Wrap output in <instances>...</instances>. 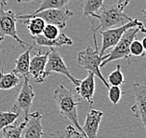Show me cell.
<instances>
[{
	"instance_id": "obj_6",
	"label": "cell",
	"mask_w": 146,
	"mask_h": 138,
	"mask_svg": "<svg viewBox=\"0 0 146 138\" xmlns=\"http://www.w3.org/2000/svg\"><path fill=\"white\" fill-rule=\"evenodd\" d=\"M136 26H144L143 23L137 19H133L129 23L124 24L122 26L111 28V29L102 31V48L100 51V55H104V52L109 48H113L116 43L120 40V38L125 34V32L129 30V28Z\"/></svg>"
},
{
	"instance_id": "obj_27",
	"label": "cell",
	"mask_w": 146,
	"mask_h": 138,
	"mask_svg": "<svg viewBox=\"0 0 146 138\" xmlns=\"http://www.w3.org/2000/svg\"><path fill=\"white\" fill-rule=\"evenodd\" d=\"M74 128V126L68 125L66 127L65 130L63 131H58L54 133H52L53 135L56 136V138H71V132Z\"/></svg>"
},
{
	"instance_id": "obj_29",
	"label": "cell",
	"mask_w": 146,
	"mask_h": 138,
	"mask_svg": "<svg viewBox=\"0 0 146 138\" xmlns=\"http://www.w3.org/2000/svg\"><path fill=\"white\" fill-rule=\"evenodd\" d=\"M71 138H84V136H83V134H81L74 127L73 130H72V132H71Z\"/></svg>"
},
{
	"instance_id": "obj_7",
	"label": "cell",
	"mask_w": 146,
	"mask_h": 138,
	"mask_svg": "<svg viewBox=\"0 0 146 138\" xmlns=\"http://www.w3.org/2000/svg\"><path fill=\"white\" fill-rule=\"evenodd\" d=\"M35 98V93L33 87L30 84V77L28 76L23 77V83L21 87V90L17 93L15 97V103H14L12 109L13 111L19 112L22 110L23 112L24 119L29 115L30 109L32 107Z\"/></svg>"
},
{
	"instance_id": "obj_32",
	"label": "cell",
	"mask_w": 146,
	"mask_h": 138,
	"mask_svg": "<svg viewBox=\"0 0 146 138\" xmlns=\"http://www.w3.org/2000/svg\"><path fill=\"white\" fill-rule=\"evenodd\" d=\"M33 0H17L18 3H28V2H32Z\"/></svg>"
},
{
	"instance_id": "obj_22",
	"label": "cell",
	"mask_w": 146,
	"mask_h": 138,
	"mask_svg": "<svg viewBox=\"0 0 146 138\" xmlns=\"http://www.w3.org/2000/svg\"><path fill=\"white\" fill-rule=\"evenodd\" d=\"M19 118V112L17 111H7L0 112V132L5 127L13 124L16 119Z\"/></svg>"
},
{
	"instance_id": "obj_3",
	"label": "cell",
	"mask_w": 146,
	"mask_h": 138,
	"mask_svg": "<svg viewBox=\"0 0 146 138\" xmlns=\"http://www.w3.org/2000/svg\"><path fill=\"white\" fill-rule=\"evenodd\" d=\"M93 41H94L95 49H92L91 47H87L83 51L78 52L77 63L83 69H86L88 72L93 73L95 77H98L102 81V83L105 85V87L109 89L110 85L108 84L107 80L103 77L101 72V69H100L101 68L100 65H101L102 62L106 59V54L102 56L100 55L95 33H93Z\"/></svg>"
},
{
	"instance_id": "obj_33",
	"label": "cell",
	"mask_w": 146,
	"mask_h": 138,
	"mask_svg": "<svg viewBox=\"0 0 146 138\" xmlns=\"http://www.w3.org/2000/svg\"><path fill=\"white\" fill-rule=\"evenodd\" d=\"M142 12L144 13V15H145V19H146V6H145V8H144V9H142Z\"/></svg>"
},
{
	"instance_id": "obj_15",
	"label": "cell",
	"mask_w": 146,
	"mask_h": 138,
	"mask_svg": "<svg viewBox=\"0 0 146 138\" xmlns=\"http://www.w3.org/2000/svg\"><path fill=\"white\" fill-rule=\"evenodd\" d=\"M34 40L38 46L43 47H62V46H72L74 44L73 40L69 37H67L65 34H60L58 37L54 39H47L42 35L34 37Z\"/></svg>"
},
{
	"instance_id": "obj_25",
	"label": "cell",
	"mask_w": 146,
	"mask_h": 138,
	"mask_svg": "<svg viewBox=\"0 0 146 138\" xmlns=\"http://www.w3.org/2000/svg\"><path fill=\"white\" fill-rule=\"evenodd\" d=\"M129 52L131 55L136 56V57H144L145 56V51L141 45V42L138 39H135L131 42L129 47Z\"/></svg>"
},
{
	"instance_id": "obj_12",
	"label": "cell",
	"mask_w": 146,
	"mask_h": 138,
	"mask_svg": "<svg viewBox=\"0 0 146 138\" xmlns=\"http://www.w3.org/2000/svg\"><path fill=\"white\" fill-rule=\"evenodd\" d=\"M26 125L23 130V138H42L43 126H42V115L40 112L35 111L29 113L25 119Z\"/></svg>"
},
{
	"instance_id": "obj_4",
	"label": "cell",
	"mask_w": 146,
	"mask_h": 138,
	"mask_svg": "<svg viewBox=\"0 0 146 138\" xmlns=\"http://www.w3.org/2000/svg\"><path fill=\"white\" fill-rule=\"evenodd\" d=\"M139 32H142L146 35V29L144 26H136L129 28V30L125 32V34L120 38V40L117 42L116 45L113 48V49L106 54V59L102 62L100 67H103L107 63L115 61V60H129L131 57L129 52L130 44L135 38Z\"/></svg>"
},
{
	"instance_id": "obj_10",
	"label": "cell",
	"mask_w": 146,
	"mask_h": 138,
	"mask_svg": "<svg viewBox=\"0 0 146 138\" xmlns=\"http://www.w3.org/2000/svg\"><path fill=\"white\" fill-rule=\"evenodd\" d=\"M133 91L135 103L131 107V112L142 122L146 131V83H134Z\"/></svg>"
},
{
	"instance_id": "obj_1",
	"label": "cell",
	"mask_w": 146,
	"mask_h": 138,
	"mask_svg": "<svg viewBox=\"0 0 146 138\" xmlns=\"http://www.w3.org/2000/svg\"><path fill=\"white\" fill-rule=\"evenodd\" d=\"M53 99L60 115L69 119L76 127V129L84 136L82 127L78 122L77 108L81 103L77 93L76 91L67 89L62 84H60L54 91Z\"/></svg>"
},
{
	"instance_id": "obj_21",
	"label": "cell",
	"mask_w": 146,
	"mask_h": 138,
	"mask_svg": "<svg viewBox=\"0 0 146 138\" xmlns=\"http://www.w3.org/2000/svg\"><path fill=\"white\" fill-rule=\"evenodd\" d=\"M104 0H84L82 4V9L85 16L90 17L92 14L98 12L102 8Z\"/></svg>"
},
{
	"instance_id": "obj_17",
	"label": "cell",
	"mask_w": 146,
	"mask_h": 138,
	"mask_svg": "<svg viewBox=\"0 0 146 138\" xmlns=\"http://www.w3.org/2000/svg\"><path fill=\"white\" fill-rule=\"evenodd\" d=\"M24 24H26L28 31L30 32L32 37H36L42 34L46 25V23L43 19L39 17H29L28 19H25L23 22Z\"/></svg>"
},
{
	"instance_id": "obj_18",
	"label": "cell",
	"mask_w": 146,
	"mask_h": 138,
	"mask_svg": "<svg viewBox=\"0 0 146 138\" xmlns=\"http://www.w3.org/2000/svg\"><path fill=\"white\" fill-rule=\"evenodd\" d=\"M20 79L14 73H5L4 70H0V91L10 90L18 86Z\"/></svg>"
},
{
	"instance_id": "obj_2",
	"label": "cell",
	"mask_w": 146,
	"mask_h": 138,
	"mask_svg": "<svg viewBox=\"0 0 146 138\" xmlns=\"http://www.w3.org/2000/svg\"><path fill=\"white\" fill-rule=\"evenodd\" d=\"M90 17L99 21L98 25L95 28H91L92 33L122 26L133 20L132 18L127 16L123 10H121L116 4H103L102 8L98 10V12L92 14Z\"/></svg>"
},
{
	"instance_id": "obj_28",
	"label": "cell",
	"mask_w": 146,
	"mask_h": 138,
	"mask_svg": "<svg viewBox=\"0 0 146 138\" xmlns=\"http://www.w3.org/2000/svg\"><path fill=\"white\" fill-rule=\"evenodd\" d=\"M129 1H130V0H117L116 5L121 10H123V11H124V9H126L127 7V5L129 4Z\"/></svg>"
},
{
	"instance_id": "obj_23",
	"label": "cell",
	"mask_w": 146,
	"mask_h": 138,
	"mask_svg": "<svg viewBox=\"0 0 146 138\" xmlns=\"http://www.w3.org/2000/svg\"><path fill=\"white\" fill-rule=\"evenodd\" d=\"M124 75L122 71H121L120 65H116V68L108 76V84H111V86H118L120 87L121 85L124 83Z\"/></svg>"
},
{
	"instance_id": "obj_20",
	"label": "cell",
	"mask_w": 146,
	"mask_h": 138,
	"mask_svg": "<svg viewBox=\"0 0 146 138\" xmlns=\"http://www.w3.org/2000/svg\"><path fill=\"white\" fill-rule=\"evenodd\" d=\"M70 1L72 0H42L40 6L38 7L37 9L33 10L32 14L40 12L42 10L49 9H62L66 7V5L68 4Z\"/></svg>"
},
{
	"instance_id": "obj_8",
	"label": "cell",
	"mask_w": 146,
	"mask_h": 138,
	"mask_svg": "<svg viewBox=\"0 0 146 138\" xmlns=\"http://www.w3.org/2000/svg\"><path fill=\"white\" fill-rule=\"evenodd\" d=\"M17 21L16 14L12 10H3V9H0V37H10L17 41L21 47H30V44L22 40L18 36L16 29Z\"/></svg>"
},
{
	"instance_id": "obj_31",
	"label": "cell",
	"mask_w": 146,
	"mask_h": 138,
	"mask_svg": "<svg viewBox=\"0 0 146 138\" xmlns=\"http://www.w3.org/2000/svg\"><path fill=\"white\" fill-rule=\"evenodd\" d=\"M141 45H142V47H143V49L146 51V37L142 38V40L141 41Z\"/></svg>"
},
{
	"instance_id": "obj_9",
	"label": "cell",
	"mask_w": 146,
	"mask_h": 138,
	"mask_svg": "<svg viewBox=\"0 0 146 138\" xmlns=\"http://www.w3.org/2000/svg\"><path fill=\"white\" fill-rule=\"evenodd\" d=\"M48 62L47 65H46V71L48 73H59L64 75L66 77H68L70 81L72 82L74 86H77L79 84L80 80L76 79V77H74L72 76V74L70 73L69 68L66 66L65 62L63 61V59L62 57V55L60 54V52L58 51H56L54 48H51L50 51H48Z\"/></svg>"
},
{
	"instance_id": "obj_19",
	"label": "cell",
	"mask_w": 146,
	"mask_h": 138,
	"mask_svg": "<svg viewBox=\"0 0 146 138\" xmlns=\"http://www.w3.org/2000/svg\"><path fill=\"white\" fill-rule=\"evenodd\" d=\"M26 125V120L19 125H9L2 129V138H23V132Z\"/></svg>"
},
{
	"instance_id": "obj_30",
	"label": "cell",
	"mask_w": 146,
	"mask_h": 138,
	"mask_svg": "<svg viewBox=\"0 0 146 138\" xmlns=\"http://www.w3.org/2000/svg\"><path fill=\"white\" fill-rule=\"evenodd\" d=\"M9 0H0V9H3L4 7L8 4Z\"/></svg>"
},
{
	"instance_id": "obj_26",
	"label": "cell",
	"mask_w": 146,
	"mask_h": 138,
	"mask_svg": "<svg viewBox=\"0 0 146 138\" xmlns=\"http://www.w3.org/2000/svg\"><path fill=\"white\" fill-rule=\"evenodd\" d=\"M122 96V90L118 86H110L108 89V97L113 105H116Z\"/></svg>"
},
{
	"instance_id": "obj_5",
	"label": "cell",
	"mask_w": 146,
	"mask_h": 138,
	"mask_svg": "<svg viewBox=\"0 0 146 138\" xmlns=\"http://www.w3.org/2000/svg\"><path fill=\"white\" fill-rule=\"evenodd\" d=\"M33 16L43 19L46 23L56 25L59 29H63L66 26L67 21L73 16V12L66 6L62 9H49L34 14H18L16 18L17 20H25Z\"/></svg>"
},
{
	"instance_id": "obj_24",
	"label": "cell",
	"mask_w": 146,
	"mask_h": 138,
	"mask_svg": "<svg viewBox=\"0 0 146 138\" xmlns=\"http://www.w3.org/2000/svg\"><path fill=\"white\" fill-rule=\"evenodd\" d=\"M41 35L47 39H54L60 35V29L56 25L46 23Z\"/></svg>"
},
{
	"instance_id": "obj_16",
	"label": "cell",
	"mask_w": 146,
	"mask_h": 138,
	"mask_svg": "<svg viewBox=\"0 0 146 138\" xmlns=\"http://www.w3.org/2000/svg\"><path fill=\"white\" fill-rule=\"evenodd\" d=\"M35 47L31 45L25 51L23 52L19 57L15 60V67L12 70V73L15 75H22L23 77L29 75V65H30V52Z\"/></svg>"
},
{
	"instance_id": "obj_14",
	"label": "cell",
	"mask_w": 146,
	"mask_h": 138,
	"mask_svg": "<svg viewBox=\"0 0 146 138\" xmlns=\"http://www.w3.org/2000/svg\"><path fill=\"white\" fill-rule=\"evenodd\" d=\"M74 91L79 97L88 101L90 105H93V95L95 93V75L90 72L88 77L80 80L79 84L74 89Z\"/></svg>"
},
{
	"instance_id": "obj_11",
	"label": "cell",
	"mask_w": 146,
	"mask_h": 138,
	"mask_svg": "<svg viewBox=\"0 0 146 138\" xmlns=\"http://www.w3.org/2000/svg\"><path fill=\"white\" fill-rule=\"evenodd\" d=\"M49 51L41 53L40 51L38 53L35 54L30 59L29 65V75L33 77V79L36 83H42L47 79V77L50 75L46 71V65H47L48 57Z\"/></svg>"
},
{
	"instance_id": "obj_13",
	"label": "cell",
	"mask_w": 146,
	"mask_h": 138,
	"mask_svg": "<svg viewBox=\"0 0 146 138\" xmlns=\"http://www.w3.org/2000/svg\"><path fill=\"white\" fill-rule=\"evenodd\" d=\"M102 116L103 113L97 109H91L88 113L84 125L82 126L85 138H97Z\"/></svg>"
}]
</instances>
